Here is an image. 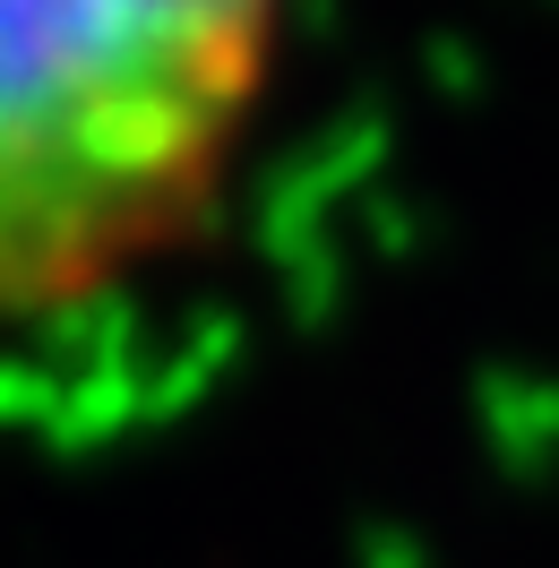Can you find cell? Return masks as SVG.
Masks as SVG:
<instances>
[{
  "instance_id": "6da1fadb",
  "label": "cell",
  "mask_w": 559,
  "mask_h": 568,
  "mask_svg": "<svg viewBox=\"0 0 559 568\" xmlns=\"http://www.w3.org/2000/svg\"><path fill=\"white\" fill-rule=\"evenodd\" d=\"M293 0H0V336L207 224Z\"/></svg>"
}]
</instances>
